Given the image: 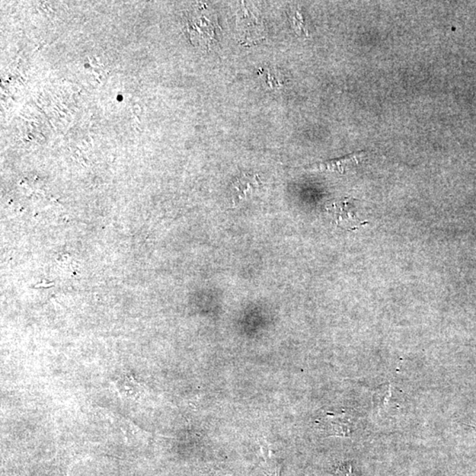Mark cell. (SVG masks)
Here are the masks:
<instances>
[{
	"instance_id": "cell-1",
	"label": "cell",
	"mask_w": 476,
	"mask_h": 476,
	"mask_svg": "<svg viewBox=\"0 0 476 476\" xmlns=\"http://www.w3.org/2000/svg\"><path fill=\"white\" fill-rule=\"evenodd\" d=\"M260 180L257 175L245 174L234 182L232 185L233 202L238 204L247 199L255 191L260 189Z\"/></svg>"
},
{
	"instance_id": "cell-2",
	"label": "cell",
	"mask_w": 476,
	"mask_h": 476,
	"mask_svg": "<svg viewBox=\"0 0 476 476\" xmlns=\"http://www.w3.org/2000/svg\"><path fill=\"white\" fill-rule=\"evenodd\" d=\"M365 155V152H357L354 153V154L344 156L343 158L319 162V164L312 165V167L315 169H318V171H336L343 174L344 173L345 171H346L347 168H350L353 165L359 164L361 162V160H362Z\"/></svg>"
},
{
	"instance_id": "cell-3",
	"label": "cell",
	"mask_w": 476,
	"mask_h": 476,
	"mask_svg": "<svg viewBox=\"0 0 476 476\" xmlns=\"http://www.w3.org/2000/svg\"><path fill=\"white\" fill-rule=\"evenodd\" d=\"M374 405L379 415H388L399 408L391 384L382 386L374 395Z\"/></svg>"
},
{
	"instance_id": "cell-4",
	"label": "cell",
	"mask_w": 476,
	"mask_h": 476,
	"mask_svg": "<svg viewBox=\"0 0 476 476\" xmlns=\"http://www.w3.org/2000/svg\"><path fill=\"white\" fill-rule=\"evenodd\" d=\"M352 207V204L345 200L334 204V219L337 225H343V222H348V226L356 225V216H351V213L354 215L353 210H351Z\"/></svg>"
},
{
	"instance_id": "cell-5",
	"label": "cell",
	"mask_w": 476,
	"mask_h": 476,
	"mask_svg": "<svg viewBox=\"0 0 476 476\" xmlns=\"http://www.w3.org/2000/svg\"><path fill=\"white\" fill-rule=\"evenodd\" d=\"M289 15L294 30L296 33L299 35L306 34L305 27H303L302 14L299 9L296 6L290 9Z\"/></svg>"
},
{
	"instance_id": "cell-6",
	"label": "cell",
	"mask_w": 476,
	"mask_h": 476,
	"mask_svg": "<svg viewBox=\"0 0 476 476\" xmlns=\"http://www.w3.org/2000/svg\"><path fill=\"white\" fill-rule=\"evenodd\" d=\"M266 83L268 87L276 89L282 87L283 79L280 73L274 71V70H269L267 73Z\"/></svg>"
},
{
	"instance_id": "cell-7",
	"label": "cell",
	"mask_w": 476,
	"mask_h": 476,
	"mask_svg": "<svg viewBox=\"0 0 476 476\" xmlns=\"http://www.w3.org/2000/svg\"><path fill=\"white\" fill-rule=\"evenodd\" d=\"M265 474L267 476H280V465L276 462L267 463L264 468Z\"/></svg>"
},
{
	"instance_id": "cell-8",
	"label": "cell",
	"mask_w": 476,
	"mask_h": 476,
	"mask_svg": "<svg viewBox=\"0 0 476 476\" xmlns=\"http://www.w3.org/2000/svg\"><path fill=\"white\" fill-rule=\"evenodd\" d=\"M474 430L476 431V428H474Z\"/></svg>"
}]
</instances>
